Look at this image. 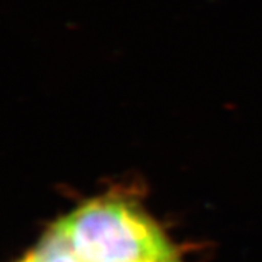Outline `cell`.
<instances>
[{
	"instance_id": "6da1fadb",
	"label": "cell",
	"mask_w": 262,
	"mask_h": 262,
	"mask_svg": "<svg viewBox=\"0 0 262 262\" xmlns=\"http://www.w3.org/2000/svg\"><path fill=\"white\" fill-rule=\"evenodd\" d=\"M55 228L82 262H181L158 225L123 201L87 202Z\"/></svg>"
},
{
	"instance_id": "3957f363",
	"label": "cell",
	"mask_w": 262,
	"mask_h": 262,
	"mask_svg": "<svg viewBox=\"0 0 262 262\" xmlns=\"http://www.w3.org/2000/svg\"><path fill=\"white\" fill-rule=\"evenodd\" d=\"M19 262H35V259H34V257H32V254H28L25 259H21V261H19Z\"/></svg>"
},
{
	"instance_id": "7a4b0ae2",
	"label": "cell",
	"mask_w": 262,
	"mask_h": 262,
	"mask_svg": "<svg viewBox=\"0 0 262 262\" xmlns=\"http://www.w3.org/2000/svg\"><path fill=\"white\" fill-rule=\"evenodd\" d=\"M31 254L35 262H82L55 226L41 239Z\"/></svg>"
}]
</instances>
